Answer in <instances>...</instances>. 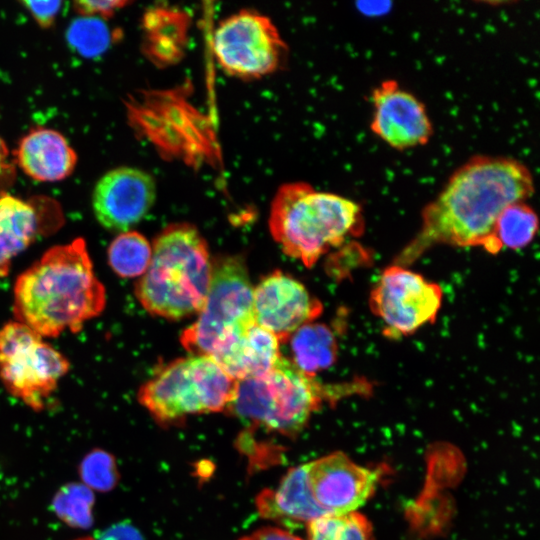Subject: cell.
I'll return each mask as SVG.
<instances>
[{
  "label": "cell",
  "instance_id": "6da1fadb",
  "mask_svg": "<svg viewBox=\"0 0 540 540\" xmlns=\"http://www.w3.org/2000/svg\"><path fill=\"white\" fill-rule=\"evenodd\" d=\"M533 193V175L521 161L474 156L453 172L436 198L425 206L420 230L394 264L407 267L439 244L482 247L496 254L493 230L497 218L506 207L526 202Z\"/></svg>",
  "mask_w": 540,
  "mask_h": 540
},
{
  "label": "cell",
  "instance_id": "7a4b0ae2",
  "mask_svg": "<svg viewBox=\"0 0 540 540\" xmlns=\"http://www.w3.org/2000/svg\"><path fill=\"white\" fill-rule=\"evenodd\" d=\"M13 295L16 321L42 337L77 333L106 305L105 288L82 238L48 249L17 277Z\"/></svg>",
  "mask_w": 540,
  "mask_h": 540
},
{
  "label": "cell",
  "instance_id": "3957f363",
  "mask_svg": "<svg viewBox=\"0 0 540 540\" xmlns=\"http://www.w3.org/2000/svg\"><path fill=\"white\" fill-rule=\"evenodd\" d=\"M211 277L205 239L194 225L175 223L153 241L149 265L134 292L148 313L179 320L201 311Z\"/></svg>",
  "mask_w": 540,
  "mask_h": 540
},
{
  "label": "cell",
  "instance_id": "277c9868",
  "mask_svg": "<svg viewBox=\"0 0 540 540\" xmlns=\"http://www.w3.org/2000/svg\"><path fill=\"white\" fill-rule=\"evenodd\" d=\"M361 206L304 182L279 187L270 207L269 229L283 252L311 268L330 248L363 229Z\"/></svg>",
  "mask_w": 540,
  "mask_h": 540
},
{
  "label": "cell",
  "instance_id": "5b68a950",
  "mask_svg": "<svg viewBox=\"0 0 540 540\" xmlns=\"http://www.w3.org/2000/svg\"><path fill=\"white\" fill-rule=\"evenodd\" d=\"M347 390H332L280 356L267 373L237 381L226 411L270 431L299 433L326 398Z\"/></svg>",
  "mask_w": 540,
  "mask_h": 540
},
{
  "label": "cell",
  "instance_id": "8992f818",
  "mask_svg": "<svg viewBox=\"0 0 540 540\" xmlns=\"http://www.w3.org/2000/svg\"><path fill=\"white\" fill-rule=\"evenodd\" d=\"M236 384L211 357L189 355L158 370L140 387L138 401L158 423L169 424L226 410Z\"/></svg>",
  "mask_w": 540,
  "mask_h": 540
},
{
  "label": "cell",
  "instance_id": "52a82bcc",
  "mask_svg": "<svg viewBox=\"0 0 540 540\" xmlns=\"http://www.w3.org/2000/svg\"><path fill=\"white\" fill-rule=\"evenodd\" d=\"M253 322V287L244 259L220 256L212 262L205 304L180 342L190 355L210 356L228 336Z\"/></svg>",
  "mask_w": 540,
  "mask_h": 540
},
{
  "label": "cell",
  "instance_id": "ba28073f",
  "mask_svg": "<svg viewBox=\"0 0 540 540\" xmlns=\"http://www.w3.org/2000/svg\"><path fill=\"white\" fill-rule=\"evenodd\" d=\"M68 359L18 321L0 329V378L6 390L38 412L68 372Z\"/></svg>",
  "mask_w": 540,
  "mask_h": 540
},
{
  "label": "cell",
  "instance_id": "9c48e42d",
  "mask_svg": "<svg viewBox=\"0 0 540 540\" xmlns=\"http://www.w3.org/2000/svg\"><path fill=\"white\" fill-rule=\"evenodd\" d=\"M287 46L269 17L243 9L223 19L214 31L213 51L229 75L253 79L275 72Z\"/></svg>",
  "mask_w": 540,
  "mask_h": 540
},
{
  "label": "cell",
  "instance_id": "30bf717a",
  "mask_svg": "<svg viewBox=\"0 0 540 540\" xmlns=\"http://www.w3.org/2000/svg\"><path fill=\"white\" fill-rule=\"evenodd\" d=\"M441 287L406 266L392 264L374 285L369 305L388 337L408 336L433 323L441 308Z\"/></svg>",
  "mask_w": 540,
  "mask_h": 540
},
{
  "label": "cell",
  "instance_id": "8fae6325",
  "mask_svg": "<svg viewBox=\"0 0 540 540\" xmlns=\"http://www.w3.org/2000/svg\"><path fill=\"white\" fill-rule=\"evenodd\" d=\"M322 311V303L301 282L279 270L263 277L253 288L254 322L279 342L288 341L296 330L313 322Z\"/></svg>",
  "mask_w": 540,
  "mask_h": 540
},
{
  "label": "cell",
  "instance_id": "7c38bea8",
  "mask_svg": "<svg viewBox=\"0 0 540 540\" xmlns=\"http://www.w3.org/2000/svg\"><path fill=\"white\" fill-rule=\"evenodd\" d=\"M155 198L156 183L149 173L134 167H118L97 181L92 207L102 227L126 232L148 214Z\"/></svg>",
  "mask_w": 540,
  "mask_h": 540
},
{
  "label": "cell",
  "instance_id": "4fadbf2b",
  "mask_svg": "<svg viewBox=\"0 0 540 540\" xmlns=\"http://www.w3.org/2000/svg\"><path fill=\"white\" fill-rule=\"evenodd\" d=\"M370 129L393 149L403 151L426 145L433 125L425 105L393 79L382 81L371 93Z\"/></svg>",
  "mask_w": 540,
  "mask_h": 540
},
{
  "label": "cell",
  "instance_id": "5bb4252c",
  "mask_svg": "<svg viewBox=\"0 0 540 540\" xmlns=\"http://www.w3.org/2000/svg\"><path fill=\"white\" fill-rule=\"evenodd\" d=\"M314 499L327 514L356 511L375 492L379 471L361 466L340 451L307 463Z\"/></svg>",
  "mask_w": 540,
  "mask_h": 540
},
{
  "label": "cell",
  "instance_id": "9a60e30c",
  "mask_svg": "<svg viewBox=\"0 0 540 540\" xmlns=\"http://www.w3.org/2000/svg\"><path fill=\"white\" fill-rule=\"evenodd\" d=\"M279 340L255 322L235 331L209 356L236 381L261 376L280 358Z\"/></svg>",
  "mask_w": 540,
  "mask_h": 540
},
{
  "label": "cell",
  "instance_id": "2e32d148",
  "mask_svg": "<svg viewBox=\"0 0 540 540\" xmlns=\"http://www.w3.org/2000/svg\"><path fill=\"white\" fill-rule=\"evenodd\" d=\"M21 170L40 182H57L69 177L77 164V155L58 131L38 127L19 142L14 153Z\"/></svg>",
  "mask_w": 540,
  "mask_h": 540
},
{
  "label": "cell",
  "instance_id": "e0dca14e",
  "mask_svg": "<svg viewBox=\"0 0 540 540\" xmlns=\"http://www.w3.org/2000/svg\"><path fill=\"white\" fill-rule=\"evenodd\" d=\"M256 507L261 517L283 524H308L328 515L313 497L307 463L289 469L276 489L263 490L256 499Z\"/></svg>",
  "mask_w": 540,
  "mask_h": 540
},
{
  "label": "cell",
  "instance_id": "ac0fdd59",
  "mask_svg": "<svg viewBox=\"0 0 540 540\" xmlns=\"http://www.w3.org/2000/svg\"><path fill=\"white\" fill-rule=\"evenodd\" d=\"M39 218L35 207L19 197L0 192V278L11 262L35 239Z\"/></svg>",
  "mask_w": 540,
  "mask_h": 540
},
{
  "label": "cell",
  "instance_id": "d6986e66",
  "mask_svg": "<svg viewBox=\"0 0 540 540\" xmlns=\"http://www.w3.org/2000/svg\"><path fill=\"white\" fill-rule=\"evenodd\" d=\"M292 363L303 373H316L331 367L337 357V340L332 329L321 323H308L289 338Z\"/></svg>",
  "mask_w": 540,
  "mask_h": 540
},
{
  "label": "cell",
  "instance_id": "ffe728a7",
  "mask_svg": "<svg viewBox=\"0 0 540 540\" xmlns=\"http://www.w3.org/2000/svg\"><path fill=\"white\" fill-rule=\"evenodd\" d=\"M539 228L536 212L526 202L506 207L496 220L493 230L495 252L502 248L522 249L535 237Z\"/></svg>",
  "mask_w": 540,
  "mask_h": 540
},
{
  "label": "cell",
  "instance_id": "44dd1931",
  "mask_svg": "<svg viewBox=\"0 0 540 540\" xmlns=\"http://www.w3.org/2000/svg\"><path fill=\"white\" fill-rule=\"evenodd\" d=\"M108 263L120 277L133 278L142 276L146 271L152 245L136 231L122 232L115 237L108 247Z\"/></svg>",
  "mask_w": 540,
  "mask_h": 540
},
{
  "label": "cell",
  "instance_id": "7402d4cb",
  "mask_svg": "<svg viewBox=\"0 0 540 540\" xmlns=\"http://www.w3.org/2000/svg\"><path fill=\"white\" fill-rule=\"evenodd\" d=\"M307 526L308 540H374L371 523L356 511L328 514Z\"/></svg>",
  "mask_w": 540,
  "mask_h": 540
},
{
  "label": "cell",
  "instance_id": "603a6c76",
  "mask_svg": "<svg viewBox=\"0 0 540 540\" xmlns=\"http://www.w3.org/2000/svg\"><path fill=\"white\" fill-rule=\"evenodd\" d=\"M113 39V32L103 19L97 17L79 16L67 30L70 47L87 58L102 55Z\"/></svg>",
  "mask_w": 540,
  "mask_h": 540
},
{
  "label": "cell",
  "instance_id": "cb8c5ba5",
  "mask_svg": "<svg viewBox=\"0 0 540 540\" xmlns=\"http://www.w3.org/2000/svg\"><path fill=\"white\" fill-rule=\"evenodd\" d=\"M94 495L84 484L70 483L56 493L52 506L56 515L71 527L84 528L92 523Z\"/></svg>",
  "mask_w": 540,
  "mask_h": 540
},
{
  "label": "cell",
  "instance_id": "d4e9b609",
  "mask_svg": "<svg viewBox=\"0 0 540 540\" xmlns=\"http://www.w3.org/2000/svg\"><path fill=\"white\" fill-rule=\"evenodd\" d=\"M80 476L84 485L91 490L108 491L118 480L115 459L102 450H96L87 455L80 466Z\"/></svg>",
  "mask_w": 540,
  "mask_h": 540
},
{
  "label": "cell",
  "instance_id": "484cf974",
  "mask_svg": "<svg viewBox=\"0 0 540 540\" xmlns=\"http://www.w3.org/2000/svg\"><path fill=\"white\" fill-rule=\"evenodd\" d=\"M127 1L84 0L74 2V9L80 16L97 17L103 20L129 4Z\"/></svg>",
  "mask_w": 540,
  "mask_h": 540
},
{
  "label": "cell",
  "instance_id": "4316f807",
  "mask_svg": "<svg viewBox=\"0 0 540 540\" xmlns=\"http://www.w3.org/2000/svg\"><path fill=\"white\" fill-rule=\"evenodd\" d=\"M36 23L42 28L50 27L61 9L60 1H22Z\"/></svg>",
  "mask_w": 540,
  "mask_h": 540
},
{
  "label": "cell",
  "instance_id": "83f0119b",
  "mask_svg": "<svg viewBox=\"0 0 540 540\" xmlns=\"http://www.w3.org/2000/svg\"><path fill=\"white\" fill-rule=\"evenodd\" d=\"M239 540H303L289 531L276 527H265L242 537Z\"/></svg>",
  "mask_w": 540,
  "mask_h": 540
},
{
  "label": "cell",
  "instance_id": "f1b7e54d",
  "mask_svg": "<svg viewBox=\"0 0 540 540\" xmlns=\"http://www.w3.org/2000/svg\"><path fill=\"white\" fill-rule=\"evenodd\" d=\"M101 540H142V537L135 528L119 525L108 530Z\"/></svg>",
  "mask_w": 540,
  "mask_h": 540
},
{
  "label": "cell",
  "instance_id": "f546056e",
  "mask_svg": "<svg viewBox=\"0 0 540 540\" xmlns=\"http://www.w3.org/2000/svg\"><path fill=\"white\" fill-rule=\"evenodd\" d=\"M9 151L8 148L3 141V139L0 137V179L4 176H11L13 167L8 159Z\"/></svg>",
  "mask_w": 540,
  "mask_h": 540
},
{
  "label": "cell",
  "instance_id": "4dcf8cb0",
  "mask_svg": "<svg viewBox=\"0 0 540 540\" xmlns=\"http://www.w3.org/2000/svg\"><path fill=\"white\" fill-rule=\"evenodd\" d=\"M74 540H96V539H94L93 537L87 536V537H80V538H77V539H74Z\"/></svg>",
  "mask_w": 540,
  "mask_h": 540
}]
</instances>
